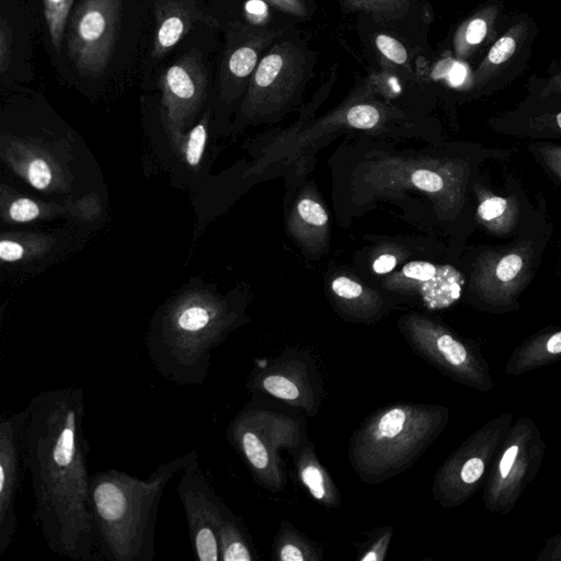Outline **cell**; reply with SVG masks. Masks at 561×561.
Segmentation results:
<instances>
[{
    "label": "cell",
    "instance_id": "cell-21",
    "mask_svg": "<svg viewBox=\"0 0 561 561\" xmlns=\"http://www.w3.org/2000/svg\"><path fill=\"white\" fill-rule=\"evenodd\" d=\"M296 477L311 499L324 508L335 510L342 504V495L330 472L316 454L309 440L294 457Z\"/></svg>",
    "mask_w": 561,
    "mask_h": 561
},
{
    "label": "cell",
    "instance_id": "cell-1",
    "mask_svg": "<svg viewBox=\"0 0 561 561\" xmlns=\"http://www.w3.org/2000/svg\"><path fill=\"white\" fill-rule=\"evenodd\" d=\"M25 408L24 467L31 477L33 518L44 541L60 557L100 560L89 494L83 389L42 390Z\"/></svg>",
    "mask_w": 561,
    "mask_h": 561
},
{
    "label": "cell",
    "instance_id": "cell-28",
    "mask_svg": "<svg viewBox=\"0 0 561 561\" xmlns=\"http://www.w3.org/2000/svg\"><path fill=\"white\" fill-rule=\"evenodd\" d=\"M346 9L362 11L375 18L397 20L403 18L413 0H337Z\"/></svg>",
    "mask_w": 561,
    "mask_h": 561
},
{
    "label": "cell",
    "instance_id": "cell-4",
    "mask_svg": "<svg viewBox=\"0 0 561 561\" xmlns=\"http://www.w3.org/2000/svg\"><path fill=\"white\" fill-rule=\"evenodd\" d=\"M443 421V410L433 404L397 401L380 407L353 432L348 462L363 483H383L421 458Z\"/></svg>",
    "mask_w": 561,
    "mask_h": 561
},
{
    "label": "cell",
    "instance_id": "cell-25",
    "mask_svg": "<svg viewBox=\"0 0 561 561\" xmlns=\"http://www.w3.org/2000/svg\"><path fill=\"white\" fill-rule=\"evenodd\" d=\"M322 549L289 520L283 519L272 542L273 561H321Z\"/></svg>",
    "mask_w": 561,
    "mask_h": 561
},
{
    "label": "cell",
    "instance_id": "cell-3",
    "mask_svg": "<svg viewBox=\"0 0 561 561\" xmlns=\"http://www.w3.org/2000/svg\"><path fill=\"white\" fill-rule=\"evenodd\" d=\"M193 453L159 465L147 479L117 469L91 474L90 505L100 560H154L156 524L162 494Z\"/></svg>",
    "mask_w": 561,
    "mask_h": 561
},
{
    "label": "cell",
    "instance_id": "cell-26",
    "mask_svg": "<svg viewBox=\"0 0 561 561\" xmlns=\"http://www.w3.org/2000/svg\"><path fill=\"white\" fill-rule=\"evenodd\" d=\"M220 561H256L259 556L241 518L227 506L218 533Z\"/></svg>",
    "mask_w": 561,
    "mask_h": 561
},
{
    "label": "cell",
    "instance_id": "cell-33",
    "mask_svg": "<svg viewBox=\"0 0 561 561\" xmlns=\"http://www.w3.org/2000/svg\"><path fill=\"white\" fill-rule=\"evenodd\" d=\"M297 222L305 228L320 229L328 224V214L318 202L311 198H302L296 206Z\"/></svg>",
    "mask_w": 561,
    "mask_h": 561
},
{
    "label": "cell",
    "instance_id": "cell-31",
    "mask_svg": "<svg viewBox=\"0 0 561 561\" xmlns=\"http://www.w3.org/2000/svg\"><path fill=\"white\" fill-rule=\"evenodd\" d=\"M527 92L535 94H561V54L557 59H553L543 77L533 75L527 81Z\"/></svg>",
    "mask_w": 561,
    "mask_h": 561
},
{
    "label": "cell",
    "instance_id": "cell-24",
    "mask_svg": "<svg viewBox=\"0 0 561 561\" xmlns=\"http://www.w3.org/2000/svg\"><path fill=\"white\" fill-rule=\"evenodd\" d=\"M56 243L49 233L33 231L3 232L0 260L7 264H27L46 256Z\"/></svg>",
    "mask_w": 561,
    "mask_h": 561
},
{
    "label": "cell",
    "instance_id": "cell-20",
    "mask_svg": "<svg viewBox=\"0 0 561 561\" xmlns=\"http://www.w3.org/2000/svg\"><path fill=\"white\" fill-rule=\"evenodd\" d=\"M503 0H485L456 28L453 50L460 61H467L494 43L503 30Z\"/></svg>",
    "mask_w": 561,
    "mask_h": 561
},
{
    "label": "cell",
    "instance_id": "cell-18",
    "mask_svg": "<svg viewBox=\"0 0 561 561\" xmlns=\"http://www.w3.org/2000/svg\"><path fill=\"white\" fill-rule=\"evenodd\" d=\"M100 214L101 203L93 194L77 201L55 203L25 196L5 184L0 187V217L7 224H30L62 216L90 222Z\"/></svg>",
    "mask_w": 561,
    "mask_h": 561
},
{
    "label": "cell",
    "instance_id": "cell-7",
    "mask_svg": "<svg viewBox=\"0 0 561 561\" xmlns=\"http://www.w3.org/2000/svg\"><path fill=\"white\" fill-rule=\"evenodd\" d=\"M310 69L300 45L289 41L273 44L248 83L240 108L243 118L261 119L284 111L302 90Z\"/></svg>",
    "mask_w": 561,
    "mask_h": 561
},
{
    "label": "cell",
    "instance_id": "cell-6",
    "mask_svg": "<svg viewBox=\"0 0 561 561\" xmlns=\"http://www.w3.org/2000/svg\"><path fill=\"white\" fill-rule=\"evenodd\" d=\"M247 389L252 398L277 401L305 416L317 415L324 400L323 380L313 356L297 348L259 359Z\"/></svg>",
    "mask_w": 561,
    "mask_h": 561
},
{
    "label": "cell",
    "instance_id": "cell-27",
    "mask_svg": "<svg viewBox=\"0 0 561 561\" xmlns=\"http://www.w3.org/2000/svg\"><path fill=\"white\" fill-rule=\"evenodd\" d=\"M209 119L210 111L207 108L203 117L184 133L173 147L178 157L190 168L197 167L203 159L208 139Z\"/></svg>",
    "mask_w": 561,
    "mask_h": 561
},
{
    "label": "cell",
    "instance_id": "cell-15",
    "mask_svg": "<svg viewBox=\"0 0 561 561\" xmlns=\"http://www.w3.org/2000/svg\"><path fill=\"white\" fill-rule=\"evenodd\" d=\"M274 37L273 32L255 24L237 22L231 26L219 71L220 95L225 102L230 103L240 95L259 65L261 54Z\"/></svg>",
    "mask_w": 561,
    "mask_h": 561
},
{
    "label": "cell",
    "instance_id": "cell-29",
    "mask_svg": "<svg viewBox=\"0 0 561 561\" xmlns=\"http://www.w3.org/2000/svg\"><path fill=\"white\" fill-rule=\"evenodd\" d=\"M73 0H43L44 16L50 41L59 51L66 23L69 16Z\"/></svg>",
    "mask_w": 561,
    "mask_h": 561
},
{
    "label": "cell",
    "instance_id": "cell-8",
    "mask_svg": "<svg viewBox=\"0 0 561 561\" xmlns=\"http://www.w3.org/2000/svg\"><path fill=\"white\" fill-rule=\"evenodd\" d=\"M538 31L530 14L513 15L472 71L467 98L492 95L518 78L527 68Z\"/></svg>",
    "mask_w": 561,
    "mask_h": 561
},
{
    "label": "cell",
    "instance_id": "cell-5",
    "mask_svg": "<svg viewBox=\"0 0 561 561\" xmlns=\"http://www.w3.org/2000/svg\"><path fill=\"white\" fill-rule=\"evenodd\" d=\"M227 438L254 482L272 493H279L287 485L279 451L294 457L310 440L305 415L276 410L256 398L231 420Z\"/></svg>",
    "mask_w": 561,
    "mask_h": 561
},
{
    "label": "cell",
    "instance_id": "cell-16",
    "mask_svg": "<svg viewBox=\"0 0 561 561\" xmlns=\"http://www.w3.org/2000/svg\"><path fill=\"white\" fill-rule=\"evenodd\" d=\"M463 275L451 265L412 261L386 282V287L417 296L430 310L451 306L461 295Z\"/></svg>",
    "mask_w": 561,
    "mask_h": 561
},
{
    "label": "cell",
    "instance_id": "cell-11",
    "mask_svg": "<svg viewBox=\"0 0 561 561\" xmlns=\"http://www.w3.org/2000/svg\"><path fill=\"white\" fill-rule=\"evenodd\" d=\"M180 473L176 492L185 514L192 550L199 561H220L218 533L227 505L201 468L197 450Z\"/></svg>",
    "mask_w": 561,
    "mask_h": 561
},
{
    "label": "cell",
    "instance_id": "cell-2",
    "mask_svg": "<svg viewBox=\"0 0 561 561\" xmlns=\"http://www.w3.org/2000/svg\"><path fill=\"white\" fill-rule=\"evenodd\" d=\"M245 321L243 310L206 285L180 290L152 317L146 336L156 371L179 386H203L211 353Z\"/></svg>",
    "mask_w": 561,
    "mask_h": 561
},
{
    "label": "cell",
    "instance_id": "cell-10",
    "mask_svg": "<svg viewBox=\"0 0 561 561\" xmlns=\"http://www.w3.org/2000/svg\"><path fill=\"white\" fill-rule=\"evenodd\" d=\"M122 0H82L76 8L67 35L68 55L84 76L99 77L113 53Z\"/></svg>",
    "mask_w": 561,
    "mask_h": 561
},
{
    "label": "cell",
    "instance_id": "cell-12",
    "mask_svg": "<svg viewBox=\"0 0 561 561\" xmlns=\"http://www.w3.org/2000/svg\"><path fill=\"white\" fill-rule=\"evenodd\" d=\"M1 160L33 188L46 193H67L73 176L69 146L33 136H2Z\"/></svg>",
    "mask_w": 561,
    "mask_h": 561
},
{
    "label": "cell",
    "instance_id": "cell-41",
    "mask_svg": "<svg viewBox=\"0 0 561 561\" xmlns=\"http://www.w3.org/2000/svg\"><path fill=\"white\" fill-rule=\"evenodd\" d=\"M547 351L557 354L561 353V331L554 333L547 342Z\"/></svg>",
    "mask_w": 561,
    "mask_h": 561
},
{
    "label": "cell",
    "instance_id": "cell-30",
    "mask_svg": "<svg viewBox=\"0 0 561 561\" xmlns=\"http://www.w3.org/2000/svg\"><path fill=\"white\" fill-rule=\"evenodd\" d=\"M393 536V527L385 526L378 528L363 545L359 550L358 561H383L390 547Z\"/></svg>",
    "mask_w": 561,
    "mask_h": 561
},
{
    "label": "cell",
    "instance_id": "cell-36",
    "mask_svg": "<svg viewBox=\"0 0 561 561\" xmlns=\"http://www.w3.org/2000/svg\"><path fill=\"white\" fill-rule=\"evenodd\" d=\"M13 31L5 18L0 20V72L4 73L10 66Z\"/></svg>",
    "mask_w": 561,
    "mask_h": 561
},
{
    "label": "cell",
    "instance_id": "cell-14",
    "mask_svg": "<svg viewBox=\"0 0 561 561\" xmlns=\"http://www.w3.org/2000/svg\"><path fill=\"white\" fill-rule=\"evenodd\" d=\"M27 410L3 413L0 419V553L11 546L18 529L15 504L24 467Z\"/></svg>",
    "mask_w": 561,
    "mask_h": 561
},
{
    "label": "cell",
    "instance_id": "cell-13",
    "mask_svg": "<svg viewBox=\"0 0 561 561\" xmlns=\"http://www.w3.org/2000/svg\"><path fill=\"white\" fill-rule=\"evenodd\" d=\"M162 124L174 147L196 117L207 90V71L197 50L191 49L160 77Z\"/></svg>",
    "mask_w": 561,
    "mask_h": 561
},
{
    "label": "cell",
    "instance_id": "cell-17",
    "mask_svg": "<svg viewBox=\"0 0 561 561\" xmlns=\"http://www.w3.org/2000/svg\"><path fill=\"white\" fill-rule=\"evenodd\" d=\"M502 135L520 138H561V94L527 95L511 110L497 113L488 122Z\"/></svg>",
    "mask_w": 561,
    "mask_h": 561
},
{
    "label": "cell",
    "instance_id": "cell-37",
    "mask_svg": "<svg viewBox=\"0 0 561 561\" xmlns=\"http://www.w3.org/2000/svg\"><path fill=\"white\" fill-rule=\"evenodd\" d=\"M483 469V461L479 457H471L461 465L458 476L463 484H471L480 479Z\"/></svg>",
    "mask_w": 561,
    "mask_h": 561
},
{
    "label": "cell",
    "instance_id": "cell-38",
    "mask_svg": "<svg viewBox=\"0 0 561 561\" xmlns=\"http://www.w3.org/2000/svg\"><path fill=\"white\" fill-rule=\"evenodd\" d=\"M274 8L290 15L304 18L308 15L309 7L307 0H263Z\"/></svg>",
    "mask_w": 561,
    "mask_h": 561
},
{
    "label": "cell",
    "instance_id": "cell-22",
    "mask_svg": "<svg viewBox=\"0 0 561 561\" xmlns=\"http://www.w3.org/2000/svg\"><path fill=\"white\" fill-rule=\"evenodd\" d=\"M340 311L356 322H373L382 313V300L347 276H337L331 283Z\"/></svg>",
    "mask_w": 561,
    "mask_h": 561
},
{
    "label": "cell",
    "instance_id": "cell-32",
    "mask_svg": "<svg viewBox=\"0 0 561 561\" xmlns=\"http://www.w3.org/2000/svg\"><path fill=\"white\" fill-rule=\"evenodd\" d=\"M527 148L542 167L561 182V146L547 141H536L529 144Z\"/></svg>",
    "mask_w": 561,
    "mask_h": 561
},
{
    "label": "cell",
    "instance_id": "cell-9",
    "mask_svg": "<svg viewBox=\"0 0 561 561\" xmlns=\"http://www.w3.org/2000/svg\"><path fill=\"white\" fill-rule=\"evenodd\" d=\"M548 231L513 242L478 256L470 277V287L482 298L508 300L524 289L541 259Z\"/></svg>",
    "mask_w": 561,
    "mask_h": 561
},
{
    "label": "cell",
    "instance_id": "cell-34",
    "mask_svg": "<svg viewBox=\"0 0 561 561\" xmlns=\"http://www.w3.org/2000/svg\"><path fill=\"white\" fill-rule=\"evenodd\" d=\"M346 124L359 129H370L381 121L379 108L373 104H355L345 113Z\"/></svg>",
    "mask_w": 561,
    "mask_h": 561
},
{
    "label": "cell",
    "instance_id": "cell-23",
    "mask_svg": "<svg viewBox=\"0 0 561 561\" xmlns=\"http://www.w3.org/2000/svg\"><path fill=\"white\" fill-rule=\"evenodd\" d=\"M478 196L477 217L482 226L496 236H507L520 222V205L517 197L501 196L476 186Z\"/></svg>",
    "mask_w": 561,
    "mask_h": 561
},
{
    "label": "cell",
    "instance_id": "cell-19",
    "mask_svg": "<svg viewBox=\"0 0 561 561\" xmlns=\"http://www.w3.org/2000/svg\"><path fill=\"white\" fill-rule=\"evenodd\" d=\"M156 30L151 55L160 58L169 53L196 25L214 26L217 22L193 0H156Z\"/></svg>",
    "mask_w": 561,
    "mask_h": 561
},
{
    "label": "cell",
    "instance_id": "cell-35",
    "mask_svg": "<svg viewBox=\"0 0 561 561\" xmlns=\"http://www.w3.org/2000/svg\"><path fill=\"white\" fill-rule=\"evenodd\" d=\"M375 45L386 58L397 65H405L409 60L404 46L387 34L377 35Z\"/></svg>",
    "mask_w": 561,
    "mask_h": 561
},
{
    "label": "cell",
    "instance_id": "cell-39",
    "mask_svg": "<svg viewBox=\"0 0 561 561\" xmlns=\"http://www.w3.org/2000/svg\"><path fill=\"white\" fill-rule=\"evenodd\" d=\"M397 265V259L392 254H381L373 263V270L377 274L390 273Z\"/></svg>",
    "mask_w": 561,
    "mask_h": 561
},
{
    "label": "cell",
    "instance_id": "cell-40",
    "mask_svg": "<svg viewBox=\"0 0 561 561\" xmlns=\"http://www.w3.org/2000/svg\"><path fill=\"white\" fill-rule=\"evenodd\" d=\"M517 453H518V447L517 446H512L510 447L503 455L502 459H501V462H500V471H501V474L502 477H506L514 463V460L517 456Z\"/></svg>",
    "mask_w": 561,
    "mask_h": 561
}]
</instances>
